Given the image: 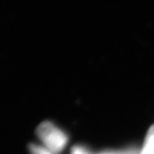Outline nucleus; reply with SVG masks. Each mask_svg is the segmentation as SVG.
Segmentation results:
<instances>
[{
	"label": "nucleus",
	"mask_w": 154,
	"mask_h": 154,
	"mask_svg": "<svg viewBox=\"0 0 154 154\" xmlns=\"http://www.w3.org/2000/svg\"><path fill=\"white\" fill-rule=\"evenodd\" d=\"M28 149L31 154H54L46 147L38 146L36 144H30L28 146Z\"/></svg>",
	"instance_id": "obj_3"
},
{
	"label": "nucleus",
	"mask_w": 154,
	"mask_h": 154,
	"mask_svg": "<svg viewBox=\"0 0 154 154\" xmlns=\"http://www.w3.org/2000/svg\"><path fill=\"white\" fill-rule=\"evenodd\" d=\"M71 154H89V152H88V151H86L82 147L75 146V147H74V148L72 149Z\"/></svg>",
	"instance_id": "obj_4"
},
{
	"label": "nucleus",
	"mask_w": 154,
	"mask_h": 154,
	"mask_svg": "<svg viewBox=\"0 0 154 154\" xmlns=\"http://www.w3.org/2000/svg\"><path fill=\"white\" fill-rule=\"evenodd\" d=\"M36 134L45 147L54 154L61 152L68 143L66 134L51 122H41L36 129Z\"/></svg>",
	"instance_id": "obj_1"
},
{
	"label": "nucleus",
	"mask_w": 154,
	"mask_h": 154,
	"mask_svg": "<svg viewBox=\"0 0 154 154\" xmlns=\"http://www.w3.org/2000/svg\"><path fill=\"white\" fill-rule=\"evenodd\" d=\"M154 153V125L150 128L146 138L145 140V143L141 154H153Z\"/></svg>",
	"instance_id": "obj_2"
}]
</instances>
